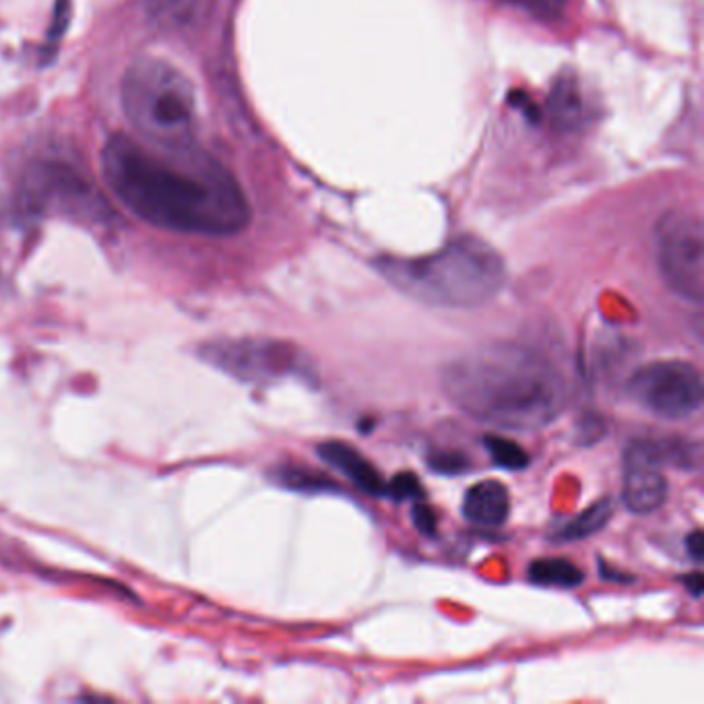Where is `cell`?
Segmentation results:
<instances>
[{
    "instance_id": "1",
    "label": "cell",
    "mask_w": 704,
    "mask_h": 704,
    "mask_svg": "<svg viewBox=\"0 0 704 704\" xmlns=\"http://www.w3.org/2000/svg\"><path fill=\"white\" fill-rule=\"evenodd\" d=\"M101 169L122 205L155 228L234 235L251 221L234 174L195 145L164 147L117 134L101 152Z\"/></svg>"
},
{
    "instance_id": "2",
    "label": "cell",
    "mask_w": 704,
    "mask_h": 704,
    "mask_svg": "<svg viewBox=\"0 0 704 704\" xmlns=\"http://www.w3.org/2000/svg\"><path fill=\"white\" fill-rule=\"evenodd\" d=\"M442 391L465 416L510 432H534L560 418L569 386L529 345L494 341L457 355L440 374Z\"/></svg>"
},
{
    "instance_id": "3",
    "label": "cell",
    "mask_w": 704,
    "mask_h": 704,
    "mask_svg": "<svg viewBox=\"0 0 704 704\" xmlns=\"http://www.w3.org/2000/svg\"><path fill=\"white\" fill-rule=\"evenodd\" d=\"M378 273L402 294L438 308H477L504 286L503 256L473 235H461L444 249L418 256H383Z\"/></svg>"
},
{
    "instance_id": "4",
    "label": "cell",
    "mask_w": 704,
    "mask_h": 704,
    "mask_svg": "<svg viewBox=\"0 0 704 704\" xmlns=\"http://www.w3.org/2000/svg\"><path fill=\"white\" fill-rule=\"evenodd\" d=\"M120 98L136 133L164 147H190L197 131L193 85L155 56L134 58L122 75Z\"/></svg>"
},
{
    "instance_id": "5",
    "label": "cell",
    "mask_w": 704,
    "mask_h": 704,
    "mask_svg": "<svg viewBox=\"0 0 704 704\" xmlns=\"http://www.w3.org/2000/svg\"><path fill=\"white\" fill-rule=\"evenodd\" d=\"M657 261L666 284L688 302L704 298L703 219L690 211H670L654 226Z\"/></svg>"
},
{
    "instance_id": "6",
    "label": "cell",
    "mask_w": 704,
    "mask_h": 704,
    "mask_svg": "<svg viewBox=\"0 0 704 704\" xmlns=\"http://www.w3.org/2000/svg\"><path fill=\"white\" fill-rule=\"evenodd\" d=\"M630 399L661 419H688L703 407L704 386L701 372L682 360L651 362L628 378Z\"/></svg>"
},
{
    "instance_id": "7",
    "label": "cell",
    "mask_w": 704,
    "mask_h": 704,
    "mask_svg": "<svg viewBox=\"0 0 704 704\" xmlns=\"http://www.w3.org/2000/svg\"><path fill=\"white\" fill-rule=\"evenodd\" d=\"M205 360L218 369L230 372L246 383H267L287 376H315L310 360L292 343L244 339L232 343H219L205 350Z\"/></svg>"
},
{
    "instance_id": "8",
    "label": "cell",
    "mask_w": 704,
    "mask_h": 704,
    "mask_svg": "<svg viewBox=\"0 0 704 704\" xmlns=\"http://www.w3.org/2000/svg\"><path fill=\"white\" fill-rule=\"evenodd\" d=\"M663 459L654 440H635L624 453L622 498L630 513L651 515L659 510L670 494L663 475Z\"/></svg>"
},
{
    "instance_id": "9",
    "label": "cell",
    "mask_w": 704,
    "mask_h": 704,
    "mask_svg": "<svg viewBox=\"0 0 704 704\" xmlns=\"http://www.w3.org/2000/svg\"><path fill=\"white\" fill-rule=\"evenodd\" d=\"M319 454L329 468L343 473L355 486L362 487L372 496H385L386 484L383 475L364 454L355 451L350 444L329 440V442L320 444Z\"/></svg>"
},
{
    "instance_id": "10",
    "label": "cell",
    "mask_w": 704,
    "mask_h": 704,
    "mask_svg": "<svg viewBox=\"0 0 704 704\" xmlns=\"http://www.w3.org/2000/svg\"><path fill=\"white\" fill-rule=\"evenodd\" d=\"M463 515L473 525L498 527L510 515L508 490L494 480L471 486L463 501Z\"/></svg>"
},
{
    "instance_id": "11",
    "label": "cell",
    "mask_w": 704,
    "mask_h": 704,
    "mask_svg": "<svg viewBox=\"0 0 704 704\" xmlns=\"http://www.w3.org/2000/svg\"><path fill=\"white\" fill-rule=\"evenodd\" d=\"M143 11L164 32H188L207 18L211 0H141Z\"/></svg>"
},
{
    "instance_id": "12",
    "label": "cell",
    "mask_w": 704,
    "mask_h": 704,
    "mask_svg": "<svg viewBox=\"0 0 704 704\" xmlns=\"http://www.w3.org/2000/svg\"><path fill=\"white\" fill-rule=\"evenodd\" d=\"M529 579L543 587L574 588L583 583V571L569 560L546 558L529 566Z\"/></svg>"
},
{
    "instance_id": "13",
    "label": "cell",
    "mask_w": 704,
    "mask_h": 704,
    "mask_svg": "<svg viewBox=\"0 0 704 704\" xmlns=\"http://www.w3.org/2000/svg\"><path fill=\"white\" fill-rule=\"evenodd\" d=\"M614 515V506L609 501H600V503L588 506L585 513H581L579 517L569 520L556 536L562 541H579L588 536H595L597 531H602L605 525L609 522Z\"/></svg>"
},
{
    "instance_id": "14",
    "label": "cell",
    "mask_w": 704,
    "mask_h": 704,
    "mask_svg": "<svg viewBox=\"0 0 704 704\" xmlns=\"http://www.w3.org/2000/svg\"><path fill=\"white\" fill-rule=\"evenodd\" d=\"M486 449L492 461L508 471L525 470L529 465V454L525 453V449L519 447L513 440H506L501 437H487Z\"/></svg>"
},
{
    "instance_id": "15",
    "label": "cell",
    "mask_w": 704,
    "mask_h": 704,
    "mask_svg": "<svg viewBox=\"0 0 704 704\" xmlns=\"http://www.w3.org/2000/svg\"><path fill=\"white\" fill-rule=\"evenodd\" d=\"M550 108H552L553 118L566 127L579 118L581 101L576 98V87L572 81H558L553 87Z\"/></svg>"
},
{
    "instance_id": "16",
    "label": "cell",
    "mask_w": 704,
    "mask_h": 704,
    "mask_svg": "<svg viewBox=\"0 0 704 704\" xmlns=\"http://www.w3.org/2000/svg\"><path fill=\"white\" fill-rule=\"evenodd\" d=\"M508 4L519 7L531 18L543 19V21H556L562 18L566 9V0H504Z\"/></svg>"
},
{
    "instance_id": "17",
    "label": "cell",
    "mask_w": 704,
    "mask_h": 704,
    "mask_svg": "<svg viewBox=\"0 0 704 704\" xmlns=\"http://www.w3.org/2000/svg\"><path fill=\"white\" fill-rule=\"evenodd\" d=\"M386 494L395 501H416L421 496V484L414 473H399L386 486Z\"/></svg>"
},
{
    "instance_id": "18",
    "label": "cell",
    "mask_w": 704,
    "mask_h": 704,
    "mask_svg": "<svg viewBox=\"0 0 704 704\" xmlns=\"http://www.w3.org/2000/svg\"><path fill=\"white\" fill-rule=\"evenodd\" d=\"M430 468L437 471V473H444V475H454V473H463V471L470 468L465 454L449 453V451H440V453L430 454L428 459Z\"/></svg>"
},
{
    "instance_id": "19",
    "label": "cell",
    "mask_w": 704,
    "mask_h": 704,
    "mask_svg": "<svg viewBox=\"0 0 704 704\" xmlns=\"http://www.w3.org/2000/svg\"><path fill=\"white\" fill-rule=\"evenodd\" d=\"M277 475V482L282 484V486L286 487H296V490H315V487L324 486V482H319L317 480V475L315 473H308V471L300 470H277L275 471Z\"/></svg>"
},
{
    "instance_id": "20",
    "label": "cell",
    "mask_w": 704,
    "mask_h": 704,
    "mask_svg": "<svg viewBox=\"0 0 704 704\" xmlns=\"http://www.w3.org/2000/svg\"><path fill=\"white\" fill-rule=\"evenodd\" d=\"M414 525L418 527L424 536H435L437 534V513L428 504H416L411 510Z\"/></svg>"
},
{
    "instance_id": "21",
    "label": "cell",
    "mask_w": 704,
    "mask_h": 704,
    "mask_svg": "<svg viewBox=\"0 0 704 704\" xmlns=\"http://www.w3.org/2000/svg\"><path fill=\"white\" fill-rule=\"evenodd\" d=\"M688 556L694 560V562H701L704 556V539L703 534L696 529L692 531L686 539Z\"/></svg>"
},
{
    "instance_id": "22",
    "label": "cell",
    "mask_w": 704,
    "mask_h": 704,
    "mask_svg": "<svg viewBox=\"0 0 704 704\" xmlns=\"http://www.w3.org/2000/svg\"><path fill=\"white\" fill-rule=\"evenodd\" d=\"M686 587L694 597H701V593H703V576L698 572H694L692 576H688Z\"/></svg>"
}]
</instances>
